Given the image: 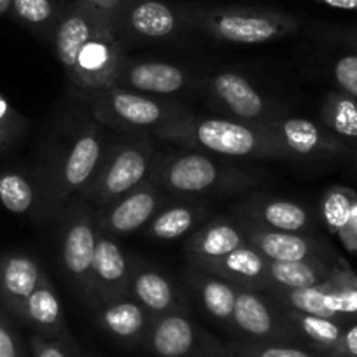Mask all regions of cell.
<instances>
[{"instance_id": "obj_1", "label": "cell", "mask_w": 357, "mask_h": 357, "mask_svg": "<svg viewBox=\"0 0 357 357\" xmlns=\"http://www.w3.org/2000/svg\"><path fill=\"white\" fill-rule=\"evenodd\" d=\"M154 137L225 158H279L293 160V154L268 126L226 118H195L188 114Z\"/></svg>"}, {"instance_id": "obj_2", "label": "cell", "mask_w": 357, "mask_h": 357, "mask_svg": "<svg viewBox=\"0 0 357 357\" xmlns=\"http://www.w3.org/2000/svg\"><path fill=\"white\" fill-rule=\"evenodd\" d=\"M149 181L160 190L175 195H214L247 188L250 175L214 160L202 151H178L158 158Z\"/></svg>"}, {"instance_id": "obj_3", "label": "cell", "mask_w": 357, "mask_h": 357, "mask_svg": "<svg viewBox=\"0 0 357 357\" xmlns=\"http://www.w3.org/2000/svg\"><path fill=\"white\" fill-rule=\"evenodd\" d=\"M89 104L95 118L104 125L142 135H154L158 130L190 114L181 105L119 86L93 91Z\"/></svg>"}, {"instance_id": "obj_4", "label": "cell", "mask_w": 357, "mask_h": 357, "mask_svg": "<svg viewBox=\"0 0 357 357\" xmlns=\"http://www.w3.org/2000/svg\"><path fill=\"white\" fill-rule=\"evenodd\" d=\"M195 23L218 40L231 44H264L279 40L298 30V20L272 9L225 6L204 9Z\"/></svg>"}, {"instance_id": "obj_5", "label": "cell", "mask_w": 357, "mask_h": 357, "mask_svg": "<svg viewBox=\"0 0 357 357\" xmlns=\"http://www.w3.org/2000/svg\"><path fill=\"white\" fill-rule=\"evenodd\" d=\"M156 161V151L146 135L139 140L112 146L105 151L104 161L84 190V197L95 207H105L147 183Z\"/></svg>"}, {"instance_id": "obj_6", "label": "cell", "mask_w": 357, "mask_h": 357, "mask_svg": "<svg viewBox=\"0 0 357 357\" xmlns=\"http://www.w3.org/2000/svg\"><path fill=\"white\" fill-rule=\"evenodd\" d=\"M142 347L158 357H228L226 343L188 317L186 312L153 317Z\"/></svg>"}, {"instance_id": "obj_7", "label": "cell", "mask_w": 357, "mask_h": 357, "mask_svg": "<svg viewBox=\"0 0 357 357\" xmlns=\"http://www.w3.org/2000/svg\"><path fill=\"white\" fill-rule=\"evenodd\" d=\"M123 61L125 58L118 37V22L109 18L79 51L68 77L75 86L93 93L114 86Z\"/></svg>"}, {"instance_id": "obj_8", "label": "cell", "mask_w": 357, "mask_h": 357, "mask_svg": "<svg viewBox=\"0 0 357 357\" xmlns=\"http://www.w3.org/2000/svg\"><path fill=\"white\" fill-rule=\"evenodd\" d=\"M104 137L95 125H84L77 130L68 146L67 154L58 165L54 181L53 208H58L74 193H84L104 161Z\"/></svg>"}, {"instance_id": "obj_9", "label": "cell", "mask_w": 357, "mask_h": 357, "mask_svg": "<svg viewBox=\"0 0 357 357\" xmlns=\"http://www.w3.org/2000/svg\"><path fill=\"white\" fill-rule=\"evenodd\" d=\"M231 329L245 342H277L298 345L284 308L259 291L238 287Z\"/></svg>"}, {"instance_id": "obj_10", "label": "cell", "mask_w": 357, "mask_h": 357, "mask_svg": "<svg viewBox=\"0 0 357 357\" xmlns=\"http://www.w3.org/2000/svg\"><path fill=\"white\" fill-rule=\"evenodd\" d=\"M98 229L95 218L88 208H77L63 225L60 236L61 266L72 286L88 298L97 250Z\"/></svg>"}, {"instance_id": "obj_11", "label": "cell", "mask_w": 357, "mask_h": 357, "mask_svg": "<svg viewBox=\"0 0 357 357\" xmlns=\"http://www.w3.org/2000/svg\"><path fill=\"white\" fill-rule=\"evenodd\" d=\"M165 191L151 181L137 190L100 208L95 218L98 233L109 236H126L146 228L151 219L163 208Z\"/></svg>"}, {"instance_id": "obj_12", "label": "cell", "mask_w": 357, "mask_h": 357, "mask_svg": "<svg viewBox=\"0 0 357 357\" xmlns=\"http://www.w3.org/2000/svg\"><path fill=\"white\" fill-rule=\"evenodd\" d=\"M133 264L125 250L112 240V236L98 233L97 250H95L91 284L86 301L89 307H100L107 301L126 296L132 280Z\"/></svg>"}, {"instance_id": "obj_13", "label": "cell", "mask_w": 357, "mask_h": 357, "mask_svg": "<svg viewBox=\"0 0 357 357\" xmlns=\"http://www.w3.org/2000/svg\"><path fill=\"white\" fill-rule=\"evenodd\" d=\"M266 126L294 158H338L352 151L324 125L310 119L280 116Z\"/></svg>"}, {"instance_id": "obj_14", "label": "cell", "mask_w": 357, "mask_h": 357, "mask_svg": "<svg viewBox=\"0 0 357 357\" xmlns=\"http://www.w3.org/2000/svg\"><path fill=\"white\" fill-rule=\"evenodd\" d=\"M212 93L221 102L233 118L247 123H257L266 126L273 119L286 116L273 107L263 95L236 72H221L214 75L211 82Z\"/></svg>"}, {"instance_id": "obj_15", "label": "cell", "mask_w": 357, "mask_h": 357, "mask_svg": "<svg viewBox=\"0 0 357 357\" xmlns=\"http://www.w3.org/2000/svg\"><path fill=\"white\" fill-rule=\"evenodd\" d=\"M188 259H190L191 266L221 277L242 289L266 293L270 287L268 284L270 261L259 250L254 249L250 243L226 254V256L218 257V259H197V257H188Z\"/></svg>"}, {"instance_id": "obj_16", "label": "cell", "mask_w": 357, "mask_h": 357, "mask_svg": "<svg viewBox=\"0 0 357 357\" xmlns=\"http://www.w3.org/2000/svg\"><path fill=\"white\" fill-rule=\"evenodd\" d=\"M242 225L250 245L259 250L268 261H303L310 257L336 256L328 243L305 233L277 231L249 222Z\"/></svg>"}, {"instance_id": "obj_17", "label": "cell", "mask_w": 357, "mask_h": 357, "mask_svg": "<svg viewBox=\"0 0 357 357\" xmlns=\"http://www.w3.org/2000/svg\"><path fill=\"white\" fill-rule=\"evenodd\" d=\"M109 18H114V16L77 0L75 6H72L58 20L56 29H54V51H56V58L60 60L61 67L65 68L67 74H70L72 68H74L75 58H77L82 46L91 39V36Z\"/></svg>"}, {"instance_id": "obj_18", "label": "cell", "mask_w": 357, "mask_h": 357, "mask_svg": "<svg viewBox=\"0 0 357 357\" xmlns=\"http://www.w3.org/2000/svg\"><path fill=\"white\" fill-rule=\"evenodd\" d=\"M188 84L186 72L165 61H123L114 86L151 97L174 95Z\"/></svg>"}, {"instance_id": "obj_19", "label": "cell", "mask_w": 357, "mask_h": 357, "mask_svg": "<svg viewBox=\"0 0 357 357\" xmlns=\"http://www.w3.org/2000/svg\"><path fill=\"white\" fill-rule=\"evenodd\" d=\"M98 328L125 347H142L153 317L132 298L123 296L95 308Z\"/></svg>"}, {"instance_id": "obj_20", "label": "cell", "mask_w": 357, "mask_h": 357, "mask_svg": "<svg viewBox=\"0 0 357 357\" xmlns=\"http://www.w3.org/2000/svg\"><path fill=\"white\" fill-rule=\"evenodd\" d=\"M15 317L29 324L37 335L58 340L67 347L74 345L70 336H68L67 326H65L60 298H58L56 289H54L53 282L47 275L43 277L37 289L26 298V301L22 305Z\"/></svg>"}, {"instance_id": "obj_21", "label": "cell", "mask_w": 357, "mask_h": 357, "mask_svg": "<svg viewBox=\"0 0 357 357\" xmlns=\"http://www.w3.org/2000/svg\"><path fill=\"white\" fill-rule=\"evenodd\" d=\"M40 264L26 254L8 252L0 256V303L13 315L18 314L26 298L37 289L43 277Z\"/></svg>"}, {"instance_id": "obj_22", "label": "cell", "mask_w": 357, "mask_h": 357, "mask_svg": "<svg viewBox=\"0 0 357 357\" xmlns=\"http://www.w3.org/2000/svg\"><path fill=\"white\" fill-rule=\"evenodd\" d=\"M126 296L137 301L151 317L186 312L183 298L178 296L170 280L153 268H133Z\"/></svg>"}, {"instance_id": "obj_23", "label": "cell", "mask_w": 357, "mask_h": 357, "mask_svg": "<svg viewBox=\"0 0 357 357\" xmlns=\"http://www.w3.org/2000/svg\"><path fill=\"white\" fill-rule=\"evenodd\" d=\"M340 259H342L340 256H331L310 257L303 261H270L268 291L305 289V287L319 286L328 279Z\"/></svg>"}, {"instance_id": "obj_24", "label": "cell", "mask_w": 357, "mask_h": 357, "mask_svg": "<svg viewBox=\"0 0 357 357\" xmlns=\"http://www.w3.org/2000/svg\"><path fill=\"white\" fill-rule=\"evenodd\" d=\"M243 225L229 219H215L193 233L186 242L188 257L197 259H218L240 247L247 245Z\"/></svg>"}, {"instance_id": "obj_25", "label": "cell", "mask_w": 357, "mask_h": 357, "mask_svg": "<svg viewBox=\"0 0 357 357\" xmlns=\"http://www.w3.org/2000/svg\"><path fill=\"white\" fill-rule=\"evenodd\" d=\"M125 20L130 32L146 39H165L178 29V15L160 0H135L130 2L118 22Z\"/></svg>"}, {"instance_id": "obj_26", "label": "cell", "mask_w": 357, "mask_h": 357, "mask_svg": "<svg viewBox=\"0 0 357 357\" xmlns=\"http://www.w3.org/2000/svg\"><path fill=\"white\" fill-rule=\"evenodd\" d=\"M245 212V221L261 228L277 231L303 233L312 228V215L307 207L291 200H256L250 202Z\"/></svg>"}, {"instance_id": "obj_27", "label": "cell", "mask_w": 357, "mask_h": 357, "mask_svg": "<svg viewBox=\"0 0 357 357\" xmlns=\"http://www.w3.org/2000/svg\"><path fill=\"white\" fill-rule=\"evenodd\" d=\"M284 315L293 329L298 345L322 354V356L335 349L345 329L350 326L336 319L303 314V312L287 310V308H284Z\"/></svg>"}, {"instance_id": "obj_28", "label": "cell", "mask_w": 357, "mask_h": 357, "mask_svg": "<svg viewBox=\"0 0 357 357\" xmlns=\"http://www.w3.org/2000/svg\"><path fill=\"white\" fill-rule=\"evenodd\" d=\"M191 268L193 272H190V282L195 286L204 310L218 322L231 328L238 287L221 277L202 272L195 266Z\"/></svg>"}, {"instance_id": "obj_29", "label": "cell", "mask_w": 357, "mask_h": 357, "mask_svg": "<svg viewBox=\"0 0 357 357\" xmlns=\"http://www.w3.org/2000/svg\"><path fill=\"white\" fill-rule=\"evenodd\" d=\"M207 215V208L200 204H190V202H181V204L168 205L163 207L149 225L144 228L146 235L153 240H178L184 235L193 231L198 225Z\"/></svg>"}, {"instance_id": "obj_30", "label": "cell", "mask_w": 357, "mask_h": 357, "mask_svg": "<svg viewBox=\"0 0 357 357\" xmlns=\"http://www.w3.org/2000/svg\"><path fill=\"white\" fill-rule=\"evenodd\" d=\"M329 312L338 321L352 324L357 321V273L340 259L328 279L322 282Z\"/></svg>"}, {"instance_id": "obj_31", "label": "cell", "mask_w": 357, "mask_h": 357, "mask_svg": "<svg viewBox=\"0 0 357 357\" xmlns=\"http://www.w3.org/2000/svg\"><path fill=\"white\" fill-rule=\"evenodd\" d=\"M321 125L350 149H357V100L343 91H331L326 95L321 109Z\"/></svg>"}, {"instance_id": "obj_32", "label": "cell", "mask_w": 357, "mask_h": 357, "mask_svg": "<svg viewBox=\"0 0 357 357\" xmlns=\"http://www.w3.org/2000/svg\"><path fill=\"white\" fill-rule=\"evenodd\" d=\"M266 294L273 303L287 310L303 312V314L321 315V317L335 319L326 305L324 286L319 284L314 287H305V289H289V291H268ZM338 321V319H336ZM343 322V321H342Z\"/></svg>"}, {"instance_id": "obj_33", "label": "cell", "mask_w": 357, "mask_h": 357, "mask_svg": "<svg viewBox=\"0 0 357 357\" xmlns=\"http://www.w3.org/2000/svg\"><path fill=\"white\" fill-rule=\"evenodd\" d=\"M357 204V193L345 186H333L321 200V218L326 228L338 235L349 222L354 207Z\"/></svg>"}, {"instance_id": "obj_34", "label": "cell", "mask_w": 357, "mask_h": 357, "mask_svg": "<svg viewBox=\"0 0 357 357\" xmlns=\"http://www.w3.org/2000/svg\"><path fill=\"white\" fill-rule=\"evenodd\" d=\"M0 204L13 214H26L36 205V190L29 177L15 170L0 174Z\"/></svg>"}, {"instance_id": "obj_35", "label": "cell", "mask_w": 357, "mask_h": 357, "mask_svg": "<svg viewBox=\"0 0 357 357\" xmlns=\"http://www.w3.org/2000/svg\"><path fill=\"white\" fill-rule=\"evenodd\" d=\"M228 357H326L300 345L277 342H245L233 340L226 343Z\"/></svg>"}, {"instance_id": "obj_36", "label": "cell", "mask_w": 357, "mask_h": 357, "mask_svg": "<svg viewBox=\"0 0 357 357\" xmlns=\"http://www.w3.org/2000/svg\"><path fill=\"white\" fill-rule=\"evenodd\" d=\"M29 121L0 93V154L8 153L25 133Z\"/></svg>"}, {"instance_id": "obj_37", "label": "cell", "mask_w": 357, "mask_h": 357, "mask_svg": "<svg viewBox=\"0 0 357 357\" xmlns=\"http://www.w3.org/2000/svg\"><path fill=\"white\" fill-rule=\"evenodd\" d=\"M11 11L30 26H46L58 15L56 0H13Z\"/></svg>"}, {"instance_id": "obj_38", "label": "cell", "mask_w": 357, "mask_h": 357, "mask_svg": "<svg viewBox=\"0 0 357 357\" xmlns=\"http://www.w3.org/2000/svg\"><path fill=\"white\" fill-rule=\"evenodd\" d=\"M333 77L340 91L357 100V53L340 56L333 65Z\"/></svg>"}, {"instance_id": "obj_39", "label": "cell", "mask_w": 357, "mask_h": 357, "mask_svg": "<svg viewBox=\"0 0 357 357\" xmlns=\"http://www.w3.org/2000/svg\"><path fill=\"white\" fill-rule=\"evenodd\" d=\"M0 357H30L2 307H0Z\"/></svg>"}, {"instance_id": "obj_40", "label": "cell", "mask_w": 357, "mask_h": 357, "mask_svg": "<svg viewBox=\"0 0 357 357\" xmlns=\"http://www.w3.org/2000/svg\"><path fill=\"white\" fill-rule=\"evenodd\" d=\"M30 354L32 357H70L65 343L46 338L37 333L30 336Z\"/></svg>"}, {"instance_id": "obj_41", "label": "cell", "mask_w": 357, "mask_h": 357, "mask_svg": "<svg viewBox=\"0 0 357 357\" xmlns=\"http://www.w3.org/2000/svg\"><path fill=\"white\" fill-rule=\"evenodd\" d=\"M326 357H357V321L345 329L340 342Z\"/></svg>"}, {"instance_id": "obj_42", "label": "cell", "mask_w": 357, "mask_h": 357, "mask_svg": "<svg viewBox=\"0 0 357 357\" xmlns=\"http://www.w3.org/2000/svg\"><path fill=\"white\" fill-rule=\"evenodd\" d=\"M338 236L342 238L343 245L350 250V252L357 254V204L354 207L352 215H350L349 222H347L345 228L338 233Z\"/></svg>"}, {"instance_id": "obj_43", "label": "cell", "mask_w": 357, "mask_h": 357, "mask_svg": "<svg viewBox=\"0 0 357 357\" xmlns=\"http://www.w3.org/2000/svg\"><path fill=\"white\" fill-rule=\"evenodd\" d=\"M79 2H84V4L91 6V8L100 9V11L114 16L116 20H118V16L121 15L123 9L130 4L128 0H79Z\"/></svg>"}, {"instance_id": "obj_44", "label": "cell", "mask_w": 357, "mask_h": 357, "mask_svg": "<svg viewBox=\"0 0 357 357\" xmlns=\"http://www.w3.org/2000/svg\"><path fill=\"white\" fill-rule=\"evenodd\" d=\"M321 4L329 6L335 9H345V11H357V0H319Z\"/></svg>"}, {"instance_id": "obj_45", "label": "cell", "mask_w": 357, "mask_h": 357, "mask_svg": "<svg viewBox=\"0 0 357 357\" xmlns=\"http://www.w3.org/2000/svg\"><path fill=\"white\" fill-rule=\"evenodd\" d=\"M13 0H0V16L6 15L8 11H11Z\"/></svg>"}, {"instance_id": "obj_46", "label": "cell", "mask_w": 357, "mask_h": 357, "mask_svg": "<svg viewBox=\"0 0 357 357\" xmlns=\"http://www.w3.org/2000/svg\"><path fill=\"white\" fill-rule=\"evenodd\" d=\"M354 151H356V153H354V156H356V161H357V149H354Z\"/></svg>"}, {"instance_id": "obj_47", "label": "cell", "mask_w": 357, "mask_h": 357, "mask_svg": "<svg viewBox=\"0 0 357 357\" xmlns=\"http://www.w3.org/2000/svg\"><path fill=\"white\" fill-rule=\"evenodd\" d=\"M84 357H95V356H89V354H88V356H84Z\"/></svg>"}, {"instance_id": "obj_48", "label": "cell", "mask_w": 357, "mask_h": 357, "mask_svg": "<svg viewBox=\"0 0 357 357\" xmlns=\"http://www.w3.org/2000/svg\"><path fill=\"white\" fill-rule=\"evenodd\" d=\"M128 2H135V0H128Z\"/></svg>"}]
</instances>
